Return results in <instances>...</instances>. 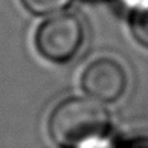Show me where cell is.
Masks as SVG:
<instances>
[{
  "label": "cell",
  "instance_id": "obj_4",
  "mask_svg": "<svg viewBox=\"0 0 148 148\" xmlns=\"http://www.w3.org/2000/svg\"><path fill=\"white\" fill-rule=\"evenodd\" d=\"M130 28L136 40L142 46L148 47V5L134 8L130 20Z\"/></svg>",
  "mask_w": 148,
  "mask_h": 148
},
{
  "label": "cell",
  "instance_id": "obj_3",
  "mask_svg": "<svg viewBox=\"0 0 148 148\" xmlns=\"http://www.w3.org/2000/svg\"><path fill=\"white\" fill-rule=\"evenodd\" d=\"M81 87L98 102H114L125 93L127 73L118 61L112 58H99L84 69Z\"/></svg>",
  "mask_w": 148,
  "mask_h": 148
},
{
  "label": "cell",
  "instance_id": "obj_5",
  "mask_svg": "<svg viewBox=\"0 0 148 148\" xmlns=\"http://www.w3.org/2000/svg\"><path fill=\"white\" fill-rule=\"evenodd\" d=\"M26 9L32 14L45 15V14H58L70 3V0H21Z\"/></svg>",
  "mask_w": 148,
  "mask_h": 148
},
{
  "label": "cell",
  "instance_id": "obj_1",
  "mask_svg": "<svg viewBox=\"0 0 148 148\" xmlns=\"http://www.w3.org/2000/svg\"><path fill=\"white\" fill-rule=\"evenodd\" d=\"M108 128V112L92 98L64 99L49 116V133L61 147H79L98 140L107 134Z\"/></svg>",
  "mask_w": 148,
  "mask_h": 148
},
{
  "label": "cell",
  "instance_id": "obj_2",
  "mask_svg": "<svg viewBox=\"0 0 148 148\" xmlns=\"http://www.w3.org/2000/svg\"><path fill=\"white\" fill-rule=\"evenodd\" d=\"M86 29L81 18L70 12L51 15L38 26L35 46L46 60L52 63L70 61L84 45Z\"/></svg>",
  "mask_w": 148,
  "mask_h": 148
}]
</instances>
